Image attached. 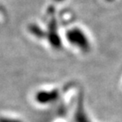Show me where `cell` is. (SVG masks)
<instances>
[{
  "instance_id": "obj_1",
  "label": "cell",
  "mask_w": 122,
  "mask_h": 122,
  "mask_svg": "<svg viewBox=\"0 0 122 122\" xmlns=\"http://www.w3.org/2000/svg\"><path fill=\"white\" fill-rule=\"evenodd\" d=\"M68 38L72 43L78 46L81 49L88 50V48H89V44H88L86 36H84L83 33L79 31V30H74L71 31L68 35Z\"/></svg>"
},
{
  "instance_id": "obj_3",
  "label": "cell",
  "mask_w": 122,
  "mask_h": 122,
  "mask_svg": "<svg viewBox=\"0 0 122 122\" xmlns=\"http://www.w3.org/2000/svg\"><path fill=\"white\" fill-rule=\"evenodd\" d=\"M0 122H20V121L14 120H9V119H1Z\"/></svg>"
},
{
  "instance_id": "obj_2",
  "label": "cell",
  "mask_w": 122,
  "mask_h": 122,
  "mask_svg": "<svg viewBox=\"0 0 122 122\" xmlns=\"http://www.w3.org/2000/svg\"><path fill=\"white\" fill-rule=\"evenodd\" d=\"M58 97V92L56 91L53 92H39L36 96V99L39 103H50L51 101L55 100Z\"/></svg>"
}]
</instances>
